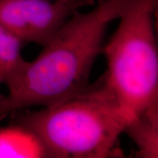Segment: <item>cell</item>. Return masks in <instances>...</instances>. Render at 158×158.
Listing matches in <instances>:
<instances>
[{"instance_id": "obj_2", "label": "cell", "mask_w": 158, "mask_h": 158, "mask_svg": "<svg viewBox=\"0 0 158 158\" xmlns=\"http://www.w3.org/2000/svg\"><path fill=\"white\" fill-rule=\"evenodd\" d=\"M133 120L98 80L81 95L25 112L17 124L40 139L48 157L104 158L120 155L118 141Z\"/></svg>"}, {"instance_id": "obj_6", "label": "cell", "mask_w": 158, "mask_h": 158, "mask_svg": "<svg viewBox=\"0 0 158 158\" xmlns=\"http://www.w3.org/2000/svg\"><path fill=\"white\" fill-rule=\"evenodd\" d=\"M157 107L136 116L126 130L135 142L137 155L141 157H157Z\"/></svg>"}, {"instance_id": "obj_1", "label": "cell", "mask_w": 158, "mask_h": 158, "mask_svg": "<svg viewBox=\"0 0 158 158\" xmlns=\"http://www.w3.org/2000/svg\"><path fill=\"white\" fill-rule=\"evenodd\" d=\"M129 1L99 0L89 11L71 15L36 58L4 83L7 94L0 98V121L19 110L53 107L88 92L108 25Z\"/></svg>"}, {"instance_id": "obj_8", "label": "cell", "mask_w": 158, "mask_h": 158, "mask_svg": "<svg viewBox=\"0 0 158 158\" xmlns=\"http://www.w3.org/2000/svg\"><path fill=\"white\" fill-rule=\"evenodd\" d=\"M0 84H2V81H1V80H0ZM2 97V95H0V98H1Z\"/></svg>"}, {"instance_id": "obj_5", "label": "cell", "mask_w": 158, "mask_h": 158, "mask_svg": "<svg viewBox=\"0 0 158 158\" xmlns=\"http://www.w3.org/2000/svg\"><path fill=\"white\" fill-rule=\"evenodd\" d=\"M48 157L40 139L20 124L0 128V158Z\"/></svg>"}, {"instance_id": "obj_3", "label": "cell", "mask_w": 158, "mask_h": 158, "mask_svg": "<svg viewBox=\"0 0 158 158\" xmlns=\"http://www.w3.org/2000/svg\"><path fill=\"white\" fill-rule=\"evenodd\" d=\"M157 5L158 0H130L102 51L107 69L100 86L133 119L157 107Z\"/></svg>"}, {"instance_id": "obj_7", "label": "cell", "mask_w": 158, "mask_h": 158, "mask_svg": "<svg viewBox=\"0 0 158 158\" xmlns=\"http://www.w3.org/2000/svg\"><path fill=\"white\" fill-rule=\"evenodd\" d=\"M23 43L0 23V80L2 83L15 73L24 63Z\"/></svg>"}, {"instance_id": "obj_4", "label": "cell", "mask_w": 158, "mask_h": 158, "mask_svg": "<svg viewBox=\"0 0 158 158\" xmlns=\"http://www.w3.org/2000/svg\"><path fill=\"white\" fill-rule=\"evenodd\" d=\"M94 0H0V23L24 43L44 45Z\"/></svg>"}]
</instances>
